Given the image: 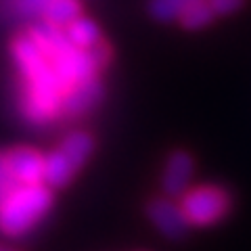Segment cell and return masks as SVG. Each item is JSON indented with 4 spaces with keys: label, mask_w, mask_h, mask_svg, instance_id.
<instances>
[{
    "label": "cell",
    "mask_w": 251,
    "mask_h": 251,
    "mask_svg": "<svg viewBox=\"0 0 251 251\" xmlns=\"http://www.w3.org/2000/svg\"><path fill=\"white\" fill-rule=\"evenodd\" d=\"M57 149L77 170H80V168H84V163L90 159V155L94 151V138L88 134V132L77 130V132H72V134H67L63 138Z\"/></svg>",
    "instance_id": "cell-9"
},
{
    "label": "cell",
    "mask_w": 251,
    "mask_h": 251,
    "mask_svg": "<svg viewBox=\"0 0 251 251\" xmlns=\"http://www.w3.org/2000/svg\"><path fill=\"white\" fill-rule=\"evenodd\" d=\"M6 166L19 184L44 182V155L31 147H17L4 153Z\"/></svg>",
    "instance_id": "cell-6"
},
{
    "label": "cell",
    "mask_w": 251,
    "mask_h": 251,
    "mask_svg": "<svg viewBox=\"0 0 251 251\" xmlns=\"http://www.w3.org/2000/svg\"><path fill=\"white\" fill-rule=\"evenodd\" d=\"M75 172L77 168L59 149H54L50 155L44 157V184H49L50 188H61L69 184L72 178L75 176Z\"/></svg>",
    "instance_id": "cell-8"
},
{
    "label": "cell",
    "mask_w": 251,
    "mask_h": 251,
    "mask_svg": "<svg viewBox=\"0 0 251 251\" xmlns=\"http://www.w3.org/2000/svg\"><path fill=\"white\" fill-rule=\"evenodd\" d=\"M214 19H216V13L211 11L207 0H193V2H188L178 17L180 25L186 29H201L209 25Z\"/></svg>",
    "instance_id": "cell-12"
},
{
    "label": "cell",
    "mask_w": 251,
    "mask_h": 251,
    "mask_svg": "<svg viewBox=\"0 0 251 251\" xmlns=\"http://www.w3.org/2000/svg\"><path fill=\"white\" fill-rule=\"evenodd\" d=\"M11 54L23 77L21 111L25 120L36 126L54 122L63 113L67 88L63 86L50 61L44 57V52L38 49L29 34L15 38L11 44Z\"/></svg>",
    "instance_id": "cell-1"
},
{
    "label": "cell",
    "mask_w": 251,
    "mask_h": 251,
    "mask_svg": "<svg viewBox=\"0 0 251 251\" xmlns=\"http://www.w3.org/2000/svg\"><path fill=\"white\" fill-rule=\"evenodd\" d=\"M188 2L193 0H151L149 11L157 21H176Z\"/></svg>",
    "instance_id": "cell-13"
},
{
    "label": "cell",
    "mask_w": 251,
    "mask_h": 251,
    "mask_svg": "<svg viewBox=\"0 0 251 251\" xmlns=\"http://www.w3.org/2000/svg\"><path fill=\"white\" fill-rule=\"evenodd\" d=\"M180 207L191 226H214L228 216L232 197L218 184L193 186L180 197Z\"/></svg>",
    "instance_id": "cell-3"
},
{
    "label": "cell",
    "mask_w": 251,
    "mask_h": 251,
    "mask_svg": "<svg viewBox=\"0 0 251 251\" xmlns=\"http://www.w3.org/2000/svg\"><path fill=\"white\" fill-rule=\"evenodd\" d=\"M50 0H13V9L19 17H40L44 6L49 4Z\"/></svg>",
    "instance_id": "cell-14"
},
{
    "label": "cell",
    "mask_w": 251,
    "mask_h": 251,
    "mask_svg": "<svg viewBox=\"0 0 251 251\" xmlns=\"http://www.w3.org/2000/svg\"><path fill=\"white\" fill-rule=\"evenodd\" d=\"M17 184H19V182L13 178L9 166H6L4 155H0V201H2V199H4L6 195H9Z\"/></svg>",
    "instance_id": "cell-15"
},
{
    "label": "cell",
    "mask_w": 251,
    "mask_h": 251,
    "mask_svg": "<svg viewBox=\"0 0 251 251\" xmlns=\"http://www.w3.org/2000/svg\"><path fill=\"white\" fill-rule=\"evenodd\" d=\"M103 97V86L100 80H90L86 84H80L67 92L65 100H63V113L67 115H84L88 113Z\"/></svg>",
    "instance_id": "cell-7"
},
{
    "label": "cell",
    "mask_w": 251,
    "mask_h": 251,
    "mask_svg": "<svg viewBox=\"0 0 251 251\" xmlns=\"http://www.w3.org/2000/svg\"><path fill=\"white\" fill-rule=\"evenodd\" d=\"M65 36L69 38V42L77 49L90 50L94 46L103 44V34H100L99 25L88 17H77L65 27Z\"/></svg>",
    "instance_id": "cell-10"
},
{
    "label": "cell",
    "mask_w": 251,
    "mask_h": 251,
    "mask_svg": "<svg viewBox=\"0 0 251 251\" xmlns=\"http://www.w3.org/2000/svg\"><path fill=\"white\" fill-rule=\"evenodd\" d=\"M211 11L216 13V17H224V15H232L234 11H239L245 0H207Z\"/></svg>",
    "instance_id": "cell-16"
},
{
    "label": "cell",
    "mask_w": 251,
    "mask_h": 251,
    "mask_svg": "<svg viewBox=\"0 0 251 251\" xmlns=\"http://www.w3.org/2000/svg\"><path fill=\"white\" fill-rule=\"evenodd\" d=\"M195 176V161L186 151H174L163 168L161 186L170 199H180L191 188Z\"/></svg>",
    "instance_id": "cell-4"
},
{
    "label": "cell",
    "mask_w": 251,
    "mask_h": 251,
    "mask_svg": "<svg viewBox=\"0 0 251 251\" xmlns=\"http://www.w3.org/2000/svg\"><path fill=\"white\" fill-rule=\"evenodd\" d=\"M149 218H151L155 228L168 239L184 237L188 226H191L182 207H180V203L172 201L170 197H161V199L151 201V205H149Z\"/></svg>",
    "instance_id": "cell-5"
},
{
    "label": "cell",
    "mask_w": 251,
    "mask_h": 251,
    "mask_svg": "<svg viewBox=\"0 0 251 251\" xmlns=\"http://www.w3.org/2000/svg\"><path fill=\"white\" fill-rule=\"evenodd\" d=\"M52 207V188L49 184H17L0 201V232L23 237Z\"/></svg>",
    "instance_id": "cell-2"
},
{
    "label": "cell",
    "mask_w": 251,
    "mask_h": 251,
    "mask_svg": "<svg viewBox=\"0 0 251 251\" xmlns=\"http://www.w3.org/2000/svg\"><path fill=\"white\" fill-rule=\"evenodd\" d=\"M77 17H82L80 0H50L40 15L42 21L50 23L54 27H61V29H65Z\"/></svg>",
    "instance_id": "cell-11"
}]
</instances>
